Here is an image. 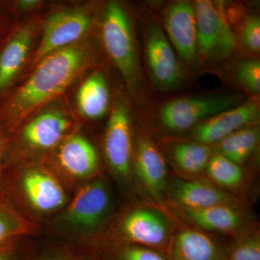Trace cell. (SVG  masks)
Masks as SVG:
<instances>
[{"label": "cell", "mask_w": 260, "mask_h": 260, "mask_svg": "<svg viewBox=\"0 0 260 260\" xmlns=\"http://www.w3.org/2000/svg\"><path fill=\"white\" fill-rule=\"evenodd\" d=\"M99 51L91 35L43 58L0 101V127L11 135L29 116L67 95L97 69Z\"/></svg>", "instance_id": "cell-1"}, {"label": "cell", "mask_w": 260, "mask_h": 260, "mask_svg": "<svg viewBox=\"0 0 260 260\" xmlns=\"http://www.w3.org/2000/svg\"><path fill=\"white\" fill-rule=\"evenodd\" d=\"M80 126L79 116L67 95L50 103L29 116L10 135L4 169L44 164Z\"/></svg>", "instance_id": "cell-2"}, {"label": "cell", "mask_w": 260, "mask_h": 260, "mask_svg": "<svg viewBox=\"0 0 260 260\" xmlns=\"http://www.w3.org/2000/svg\"><path fill=\"white\" fill-rule=\"evenodd\" d=\"M0 194L20 211L48 215L68 204V194L60 179L45 164L5 168Z\"/></svg>", "instance_id": "cell-3"}, {"label": "cell", "mask_w": 260, "mask_h": 260, "mask_svg": "<svg viewBox=\"0 0 260 260\" xmlns=\"http://www.w3.org/2000/svg\"><path fill=\"white\" fill-rule=\"evenodd\" d=\"M101 35L104 49L124 80L128 91L140 90V73L133 23L127 10L119 2L109 3L103 14Z\"/></svg>", "instance_id": "cell-4"}, {"label": "cell", "mask_w": 260, "mask_h": 260, "mask_svg": "<svg viewBox=\"0 0 260 260\" xmlns=\"http://www.w3.org/2000/svg\"><path fill=\"white\" fill-rule=\"evenodd\" d=\"M94 23L93 12L83 5L58 8L44 15L40 37L26 73L51 53L73 45L91 35Z\"/></svg>", "instance_id": "cell-5"}, {"label": "cell", "mask_w": 260, "mask_h": 260, "mask_svg": "<svg viewBox=\"0 0 260 260\" xmlns=\"http://www.w3.org/2000/svg\"><path fill=\"white\" fill-rule=\"evenodd\" d=\"M164 212L148 204L135 205L116 218L108 237L167 254L174 229Z\"/></svg>", "instance_id": "cell-6"}, {"label": "cell", "mask_w": 260, "mask_h": 260, "mask_svg": "<svg viewBox=\"0 0 260 260\" xmlns=\"http://www.w3.org/2000/svg\"><path fill=\"white\" fill-rule=\"evenodd\" d=\"M112 205L107 183L95 178L78 186L73 199L61 210L56 225L67 232L93 234L107 221Z\"/></svg>", "instance_id": "cell-7"}, {"label": "cell", "mask_w": 260, "mask_h": 260, "mask_svg": "<svg viewBox=\"0 0 260 260\" xmlns=\"http://www.w3.org/2000/svg\"><path fill=\"white\" fill-rule=\"evenodd\" d=\"M44 18V15L37 13L19 20L0 45V101L26 73L40 37Z\"/></svg>", "instance_id": "cell-8"}, {"label": "cell", "mask_w": 260, "mask_h": 260, "mask_svg": "<svg viewBox=\"0 0 260 260\" xmlns=\"http://www.w3.org/2000/svg\"><path fill=\"white\" fill-rule=\"evenodd\" d=\"M45 164L62 184L80 185L97 178L100 160L93 143L80 129L68 135L51 153Z\"/></svg>", "instance_id": "cell-9"}, {"label": "cell", "mask_w": 260, "mask_h": 260, "mask_svg": "<svg viewBox=\"0 0 260 260\" xmlns=\"http://www.w3.org/2000/svg\"><path fill=\"white\" fill-rule=\"evenodd\" d=\"M104 152L108 166L119 181L133 177V146L130 109L125 99L116 95L111 107L104 138Z\"/></svg>", "instance_id": "cell-10"}, {"label": "cell", "mask_w": 260, "mask_h": 260, "mask_svg": "<svg viewBox=\"0 0 260 260\" xmlns=\"http://www.w3.org/2000/svg\"><path fill=\"white\" fill-rule=\"evenodd\" d=\"M166 203L170 208L180 209H202L217 205L245 207L244 202L236 195L215 185L203 178H169L164 195Z\"/></svg>", "instance_id": "cell-11"}, {"label": "cell", "mask_w": 260, "mask_h": 260, "mask_svg": "<svg viewBox=\"0 0 260 260\" xmlns=\"http://www.w3.org/2000/svg\"><path fill=\"white\" fill-rule=\"evenodd\" d=\"M236 104V99L229 95L181 98L162 107L160 121L168 129L184 131L219 113L234 108Z\"/></svg>", "instance_id": "cell-12"}, {"label": "cell", "mask_w": 260, "mask_h": 260, "mask_svg": "<svg viewBox=\"0 0 260 260\" xmlns=\"http://www.w3.org/2000/svg\"><path fill=\"white\" fill-rule=\"evenodd\" d=\"M133 174L143 192L159 206L164 205V195L169 177L165 159L151 140L139 135L133 152Z\"/></svg>", "instance_id": "cell-13"}, {"label": "cell", "mask_w": 260, "mask_h": 260, "mask_svg": "<svg viewBox=\"0 0 260 260\" xmlns=\"http://www.w3.org/2000/svg\"><path fill=\"white\" fill-rule=\"evenodd\" d=\"M172 212L189 226L206 233L235 237L255 227L246 207L223 205L202 209L172 208Z\"/></svg>", "instance_id": "cell-14"}, {"label": "cell", "mask_w": 260, "mask_h": 260, "mask_svg": "<svg viewBox=\"0 0 260 260\" xmlns=\"http://www.w3.org/2000/svg\"><path fill=\"white\" fill-rule=\"evenodd\" d=\"M145 52L152 79L158 88L170 90L180 84L182 74L177 56L161 28L154 23L147 31Z\"/></svg>", "instance_id": "cell-15"}, {"label": "cell", "mask_w": 260, "mask_h": 260, "mask_svg": "<svg viewBox=\"0 0 260 260\" xmlns=\"http://www.w3.org/2000/svg\"><path fill=\"white\" fill-rule=\"evenodd\" d=\"M259 117V106L248 102L232 108L195 126L193 139L197 143L215 145L238 130L256 122Z\"/></svg>", "instance_id": "cell-16"}, {"label": "cell", "mask_w": 260, "mask_h": 260, "mask_svg": "<svg viewBox=\"0 0 260 260\" xmlns=\"http://www.w3.org/2000/svg\"><path fill=\"white\" fill-rule=\"evenodd\" d=\"M225 246L208 233L183 227L173 233L167 255L169 260H226Z\"/></svg>", "instance_id": "cell-17"}, {"label": "cell", "mask_w": 260, "mask_h": 260, "mask_svg": "<svg viewBox=\"0 0 260 260\" xmlns=\"http://www.w3.org/2000/svg\"><path fill=\"white\" fill-rule=\"evenodd\" d=\"M164 23L168 35L181 57L186 62H193L198 53L194 5L188 2L174 3L167 10Z\"/></svg>", "instance_id": "cell-18"}, {"label": "cell", "mask_w": 260, "mask_h": 260, "mask_svg": "<svg viewBox=\"0 0 260 260\" xmlns=\"http://www.w3.org/2000/svg\"><path fill=\"white\" fill-rule=\"evenodd\" d=\"M110 102L107 77L97 68L80 81L75 95V109L80 117L99 120L109 112Z\"/></svg>", "instance_id": "cell-19"}, {"label": "cell", "mask_w": 260, "mask_h": 260, "mask_svg": "<svg viewBox=\"0 0 260 260\" xmlns=\"http://www.w3.org/2000/svg\"><path fill=\"white\" fill-rule=\"evenodd\" d=\"M90 252L93 260H169L165 252L116 240L112 238H98Z\"/></svg>", "instance_id": "cell-20"}, {"label": "cell", "mask_w": 260, "mask_h": 260, "mask_svg": "<svg viewBox=\"0 0 260 260\" xmlns=\"http://www.w3.org/2000/svg\"><path fill=\"white\" fill-rule=\"evenodd\" d=\"M197 49L203 59L215 54L220 29V12L212 2L198 0L194 5Z\"/></svg>", "instance_id": "cell-21"}, {"label": "cell", "mask_w": 260, "mask_h": 260, "mask_svg": "<svg viewBox=\"0 0 260 260\" xmlns=\"http://www.w3.org/2000/svg\"><path fill=\"white\" fill-rule=\"evenodd\" d=\"M213 149L210 145L197 143H179L174 145L171 157L177 170L184 178H197L205 172Z\"/></svg>", "instance_id": "cell-22"}, {"label": "cell", "mask_w": 260, "mask_h": 260, "mask_svg": "<svg viewBox=\"0 0 260 260\" xmlns=\"http://www.w3.org/2000/svg\"><path fill=\"white\" fill-rule=\"evenodd\" d=\"M259 142V128L246 126L214 145L213 152L241 166L255 151Z\"/></svg>", "instance_id": "cell-23"}, {"label": "cell", "mask_w": 260, "mask_h": 260, "mask_svg": "<svg viewBox=\"0 0 260 260\" xmlns=\"http://www.w3.org/2000/svg\"><path fill=\"white\" fill-rule=\"evenodd\" d=\"M39 227L0 194V245L37 235Z\"/></svg>", "instance_id": "cell-24"}, {"label": "cell", "mask_w": 260, "mask_h": 260, "mask_svg": "<svg viewBox=\"0 0 260 260\" xmlns=\"http://www.w3.org/2000/svg\"><path fill=\"white\" fill-rule=\"evenodd\" d=\"M205 173L208 179L223 190L236 195L245 183L241 166L217 153H213ZM237 196V195H236Z\"/></svg>", "instance_id": "cell-25"}, {"label": "cell", "mask_w": 260, "mask_h": 260, "mask_svg": "<svg viewBox=\"0 0 260 260\" xmlns=\"http://www.w3.org/2000/svg\"><path fill=\"white\" fill-rule=\"evenodd\" d=\"M226 260H260V234L256 227L233 237L225 246Z\"/></svg>", "instance_id": "cell-26"}, {"label": "cell", "mask_w": 260, "mask_h": 260, "mask_svg": "<svg viewBox=\"0 0 260 260\" xmlns=\"http://www.w3.org/2000/svg\"><path fill=\"white\" fill-rule=\"evenodd\" d=\"M237 76L243 86L252 93L260 91V62L249 59L240 61L237 68Z\"/></svg>", "instance_id": "cell-27"}, {"label": "cell", "mask_w": 260, "mask_h": 260, "mask_svg": "<svg viewBox=\"0 0 260 260\" xmlns=\"http://www.w3.org/2000/svg\"><path fill=\"white\" fill-rule=\"evenodd\" d=\"M236 46V39L229 21L225 15L220 12V29H219L218 42L215 54L220 58L227 57L234 51Z\"/></svg>", "instance_id": "cell-28"}, {"label": "cell", "mask_w": 260, "mask_h": 260, "mask_svg": "<svg viewBox=\"0 0 260 260\" xmlns=\"http://www.w3.org/2000/svg\"><path fill=\"white\" fill-rule=\"evenodd\" d=\"M243 44L249 50L257 52L260 49V20L256 15L248 16L242 27Z\"/></svg>", "instance_id": "cell-29"}, {"label": "cell", "mask_w": 260, "mask_h": 260, "mask_svg": "<svg viewBox=\"0 0 260 260\" xmlns=\"http://www.w3.org/2000/svg\"><path fill=\"white\" fill-rule=\"evenodd\" d=\"M15 14L13 1L0 0V45L19 22Z\"/></svg>", "instance_id": "cell-30"}, {"label": "cell", "mask_w": 260, "mask_h": 260, "mask_svg": "<svg viewBox=\"0 0 260 260\" xmlns=\"http://www.w3.org/2000/svg\"><path fill=\"white\" fill-rule=\"evenodd\" d=\"M44 4L42 0H17L13 1V8L17 18L20 20L21 15H32L39 13L38 11Z\"/></svg>", "instance_id": "cell-31"}, {"label": "cell", "mask_w": 260, "mask_h": 260, "mask_svg": "<svg viewBox=\"0 0 260 260\" xmlns=\"http://www.w3.org/2000/svg\"><path fill=\"white\" fill-rule=\"evenodd\" d=\"M18 241L20 240L0 245V260H25L22 255Z\"/></svg>", "instance_id": "cell-32"}, {"label": "cell", "mask_w": 260, "mask_h": 260, "mask_svg": "<svg viewBox=\"0 0 260 260\" xmlns=\"http://www.w3.org/2000/svg\"><path fill=\"white\" fill-rule=\"evenodd\" d=\"M42 260H93L91 254L85 257V256H80L73 253L66 252V251H57L52 254H49L43 258Z\"/></svg>", "instance_id": "cell-33"}, {"label": "cell", "mask_w": 260, "mask_h": 260, "mask_svg": "<svg viewBox=\"0 0 260 260\" xmlns=\"http://www.w3.org/2000/svg\"><path fill=\"white\" fill-rule=\"evenodd\" d=\"M10 135L5 133L4 130L0 127V191H1L2 183H3V174H4V164L3 159L7 145L9 140Z\"/></svg>", "instance_id": "cell-34"}]
</instances>
